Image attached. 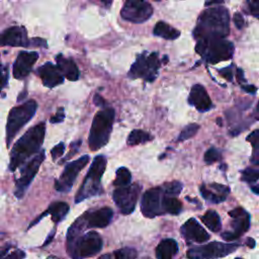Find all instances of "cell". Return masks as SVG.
I'll return each instance as SVG.
<instances>
[{"label":"cell","mask_w":259,"mask_h":259,"mask_svg":"<svg viewBox=\"0 0 259 259\" xmlns=\"http://www.w3.org/2000/svg\"><path fill=\"white\" fill-rule=\"evenodd\" d=\"M102 248V239L97 232H88L80 236L68 247V253L73 259H84L94 256Z\"/></svg>","instance_id":"8"},{"label":"cell","mask_w":259,"mask_h":259,"mask_svg":"<svg viewBox=\"0 0 259 259\" xmlns=\"http://www.w3.org/2000/svg\"><path fill=\"white\" fill-rule=\"evenodd\" d=\"M163 209L165 213L171 215H178L182 210V203L179 199L174 196H164L163 200Z\"/></svg>","instance_id":"27"},{"label":"cell","mask_w":259,"mask_h":259,"mask_svg":"<svg viewBox=\"0 0 259 259\" xmlns=\"http://www.w3.org/2000/svg\"><path fill=\"white\" fill-rule=\"evenodd\" d=\"M236 77H237V80L242 83V82H245V78H244V72L241 70V69H237V73H236Z\"/></svg>","instance_id":"47"},{"label":"cell","mask_w":259,"mask_h":259,"mask_svg":"<svg viewBox=\"0 0 259 259\" xmlns=\"http://www.w3.org/2000/svg\"><path fill=\"white\" fill-rule=\"evenodd\" d=\"M115 116V109L110 106L102 108L96 115L92 121L88 138L91 151H97L107 144L110 134H112Z\"/></svg>","instance_id":"3"},{"label":"cell","mask_w":259,"mask_h":259,"mask_svg":"<svg viewBox=\"0 0 259 259\" xmlns=\"http://www.w3.org/2000/svg\"><path fill=\"white\" fill-rule=\"evenodd\" d=\"M181 235L188 242L203 243L210 239L209 233L199 225L195 219H190L182 225Z\"/></svg>","instance_id":"17"},{"label":"cell","mask_w":259,"mask_h":259,"mask_svg":"<svg viewBox=\"0 0 259 259\" xmlns=\"http://www.w3.org/2000/svg\"><path fill=\"white\" fill-rule=\"evenodd\" d=\"M198 129H199V126L196 124H191V125L187 126L181 131L180 135L177 138V141L181 142V141H186V140L193 138L197 133Z\"/></svg>","instance_id":"31"},{"label":"cell","mask_w":259,"mask_h":259,"mask_svg":"<svg viewBox=\"0 0 259 259\" xmlns=\"http://www.w3.org/2000/svg\"><path fill=\"white\" fill-rule=\"evenodd\" d=\"M89 160V156L84 155L79 159L67 164L60 178L55 181V189H56V191L64 194L69 193L72 190L73 184L75 182L77 176L87 165Z\"/></svg>","instance_id":"12"},{"label":"cell","mask_w":259,"mask_h":259,"mask_svg":"<svg viewBox=\"0 0 259 259\" xmlns=\"http://www.w3.org/2000/svg\"><path fill=\"white\" fill-rule=\"evenodd\" d=\"M46 158V152L44 149L36 154L32 159L27 162L21 170V177L16 180L14 194L17 198H22L28 191L30 184L33 180L35 174L38 173L41 164Z\"/></svg>","instance_id":"9"},{"label":"cell","mask_w":259,"mask_h":259,"mask_svg":"<svg viewBox=\"0 0 259 259\" xmlns=\"http://www.w3.org/2000/svg\"><path fill=\"white\" fill-rule=\"evenodd\" d=\"M68 212H69V206L66 202L56 201V202H53L52 205L48 208V210L40 218L50 214L52 216V220L54 223H59L60 221H62L66 217Z\"/></svg>","instance_id":"24"},{"label":"cell","mask_w":259,"mask_h":259,"mask_svg":"<svg viewBox=\"0 0 259 259\" xmlns=\"http://www.w3.org/2000/svg\"><path fill=\"white\" fill-rule=\"evenodd\" d=\"M95 103H96L97 105H98V106H102V108L107 107L105 100H104L102 97H100L98 95H97L96 97H95Z\"/></svg>","instance_id":"46"},{"label":"cell","mask_w":259,"mask_h":259,"mask_svg":"<svg viewBox=\"0 0 259 259\" xmlns=\"http://www.w3.org/2000/svg\"><path fill=\"white\" fill-rule=\"evenodd\" d=\"M242 89H244L246 92H249V94H254L257 90V88L253 85H244L242 86Z\"/></svg>","instance_id":"48"},{"label":"cell","mask_w":259,"mask_h":259,"mask_svg":"<svg viewBox=\"0 0 259 259\" xmlns=\"http://www.w3.org/2000/svg\"><path fill=\"white\" fill-rule=\"evenodd\" d=\"M163 193L165 195L167 196H174L180 194L182 190V184L179 181H172L169 183L164 184L163 187H161Z\"/></svg>","instance_id":"30"},{"label":"cell","mask_w":259,"mask_h":259,"mask_svg":"<svg viewBox=\"0 0 259 259\" xmlns=\"http://www.w3.org/2000/svg\"><path fill=\"white\" fill-rule=\"evenodd\" d=\"M25 252L20 249H5L0 251V259H24Z\"/></svg>","instance_id":"33"},{"label":"cell","mask_w":259,"mask_h":259,"mask_svg":"<svg viewBox=\"0 0 259 259\" xmlns=\"http://www.w3.org/2000/svg\"><path fill=\"white\" fill-rule=\"evenodd\" d=\"M235 259H241V258H235Z\"/></svg>","instance_id":"55"},{"label":"cell","mask_w":259,"mask_h":259,"mask_svg":"<svg viewBox=\"0 0 259 259\" xmlns=\"http://www.w3.org/2000/svg\"><path fill=\"white\" fill-rule=\"evenodd\" d=\"M98 259H112V256H110L109 254H105V255L101 256V257L98 258Z\"/></svg>","instance_id":"50"},{"label":"cell","mask_w":259,"mask_h":259,"mask_svg":"<svg viewBox=\"0 0 259 259\" xmlns=\"http://www.w3.org/2000/svg\"><path fill=\"white\" fill-rule=\"evenodd\" d=\"M8 81V68L0 64V91L7 84Z\"/></svg>","instance_id":"37"},{"label":"cell","mask_w":259,"mask_h":259,"mask_svg":"<svg viewBox=\"0 0 259 259\" xmlns=\"http://www.w3.org/2000/svg\"><path fill=\"white\" fill-rule=\"evenodd\" d=\"M229 11L225 7H211L203 11L195 29L194 36L197 41L224 39L230 32Z\"/></svg>","instance_id":"1"},{"label":"cell","mask_w":259,"mask_h":259,"mask_svg":"<svg viewBox=\"0 0 259 259\" xmlns=\"http://www.w3.org/2000/svg\"><path fill=\"white\" fill-rule=\"evenodd\" d=\"M153 138L150 134H148L147 132L142 131V130H134L131 132V134L129 135L128 138V145L129 146H136L139 144H144L151 141Z\"/></svg>","instance_id":"28"},{"label":"cell","mask_w":259,"mask_h":259,"mask_svg":"<svg viewBox=\"0 0 259 259\" xmlns=\"http://www.w3.org/2000/svg\"><path fill=\"white\" fill-rule=\"evenodd\" d=\"M115 259H136L137 251L133 248H122L115 252Z\"/></svg>","instance_id":"34"},{"label":"cell","mask_w":259,"mask_h":259,"mask_svg":"<svg viewBox=\"0 0 259 259\" xmlns=\"http://www.w3.org/2000/svg\"><path fill=\"white\" fill-rule=\"evenodd\" d=\"M201 221L213 232H219L222 228L220 216L215 211H208L201 217Z\"/></svg>","instance_id":"26"},{"label":"cell","mask_w":259,"mask_h":259,"mask_svg":"<svg viewBox=\"0 0 259 259\" xmlns=\"http://www.w3.org/2000/svg\"><path fill=\"white\" fill-rule=\"evenodd\" d=\"M211 188H212L213 190L217 191L219 194H221V195H224V196H226V195L229 194V192H230V190H229V188H228V187L222 186V184L213 183V184H211Z\"/></svg>","instance_id":"41"},{"label":"cell","mask_w":259,"mask_h":259,"mask_svg":"<svg viewBox=\"0 0 259 259\" xmlns=\"http://www.w3.org/2000/svg\"><path fill=\"white\" fill-rule=\"evenodd\" d=\"M222 159V155L221 153L215 149V148H211V149H209L206 154H205V157H203V160H205V162L207 164H212V163H215L217 161H220Z\"/></svg>","instance_id":"35"},{"label":"cell","mask_w":259,"mask_h":259,"mask_svg":"<svg viewBox=\"0 0 259 259\" xmlns=\"http://www.w3.org/2000/svg\"><path fill=\"white\" fill-rule=\"evenodd\" d=\"M246 244H247L248 247H250V248H254V247H255V241H254V239H252V238H248V239H247Z\"/></svg>","instance_id":"49"},{"label":"cell","mask_w":259,"mask_h":259,"mask_svg":"<svg viewBox=\"0 0 259 259\" xmlns=\"http://www.w3.org/2000/svg\"><path fill=\"white\" fill-rule=\"evenodd\" d=\"M38 103L31 99L22 105L13 107L8 115L6 124V144L10 147L12 140L34 116Z\"/></svg>","instance_id":"5"},{"label":"cell","mask_w":259,"mask_h":259,"mask_svg":"<svg viewBox=\"0 0 259 259\" xmlns=\"http://www.w3.org/2000/svg\"><path fill=\"white\" fill-rule=\"evenodd\" d=\"M57 67L61 71L62 75L70 81H77L79 79V69L72 59L64 57L62 54H59L56 57Z\"/></svg>","instance_id":"22"},{"label":"cell","mask_w":259,"mask_h":259,"mask_svg":"<svg viewBox=\"0 0 259 259\" xmlns=\"http://www.w3.org/2000/svg\"><path fill=\"white\" fill-rule=\"evenodd\" d=\"M238 248L237 244H225L212 242L207 245L197 246L188 251L189 259H218L225 257Z\"/></svg>","instance_id":"11"},{"label":"cell","mask_w":259,"mask_h":259,"mask_svg":"<svg viewBox=\"0 0 259 259\" xmlns=\"http://www.w3.org/2000/svg\"><path fill=\"white\" fill-rule=\"evenodd\" d=\"M161 62L159 60L158 53H143L133 63L130 69L128 76L132 79L142 78L145 81L153 82L160 68Z\"/></svg>","instance_id":"7"},{"label":"cell","mask_w":259,"mask_h":259,"mask_svg":"<svg viewBox=\"0 0 259 259\" xmlns=\"http://www.w3.org/2000/svg\"><path fill=\"white\" fill-rule=\"evenodd\" d=\"M64 152H65V144L64 143H59L57 146H55L51 151L53 160L56 161L58 158L63 156Z\"/></svg>","instance_id":"39"},{"label":"cell","mask_w":259,"mask_h":259,"mask_svg":"<svg viewBox=\"0 0 259 259\" xmlns=\"http://www.w3.org/2000/svg\"><path fill=\"white\" fill-rule=\"evenodd\" d=\"M249 12L254 16L259 18V0H251L247 2Z\"/></svg>","instance_id":"40"},{"label":"cell","mask_w":259,"mask_h":259,"mask_svg":"<svg viewBox=\"0 0 259 259\" xmlns=\"http://www.w3.org/2000/svg\"><path fill=\"white\" fill-rule=\"evenodd\" d=\"M247 141L252 145L254 152H259V130L252 132L247 137Z\"/></svg>","instance_id":"38"},{"label":"cell","mask_w":259,"mask_h":259,"mask_svg":"<svg viewBox=\"0 0 259 259\" xmlns=\"http://www.w3.org/2000/svg\"><path fill=\"white\" fill-rule=\"evenodd\" d=\"M64 119H65V114H64V108L63 107H61V108H59L58 109V112H57V114L56 115H55L54 117H52L51 118V123L52 124H59V123H62L63 121H64Z\"/></svg>","instance_id":"42"},{"label":"cell","mask_w":259,"mask_h":259,"mask_svg":"<svg viewBox=\"0 0 259 259\" xmlns=\"http://www.w3.org/2000/svg\"><path fill=\"white\" fill-rule=\"evenodd\" d=\"M46 135V124L41 122L33 126L29 131L18 140L11 150L9 170L15 171L18 167L25 165L27 160L32 155H36L42 150Z\"/></svg>","instance_id":"2"},{"label":"cell","mask_w":259,"mask_h":259,"mask_svg":"<svg viewBox=\"0 0 259 259\" xmlns=\"http://www.w3.org/2000/svg\"><path fill=\"white\" fill-rule=\"evenodd\" d=\"M80 145H81V141H78V142H75V143H73L72 145H71V151H70V155L69 156H67L64 160H62V162L61 163H63V162H65L66 160H68V159H70L72 156H74V155H75L76 153H77V151H78V149H79V147H80Z\"/></svg>","instance_id":"44"},{"label":"cell","mask_w":259,"mask_h":259,"mask_svg":"<svg viewBox=\"0 0 259 259\" xmlns=\"http://www.w3.org/2000/svg\"><path fill=\"white\" fill-rule=\"evenodd\" d=\"M113 217V210L106 207L97 211L87 212L82 216L86 228H104L109 225Z\"/></svg>","instance_id":"18"},{"label":"cell","mask_w":259,"mask_h":259,"mask_svg":"<svg viewBox=\"0 0 259 259\" xmlns=\"http://www.w3.org/2000/svg\"><path fill=\"white\" fill-rule=\"evenodd\" d=\"M152 14V5L149 2L140 1V0H129L121 10L123 20L133 24L145 23L149 20Z\"/></svg>","instance_id":"13"},{"label":"cell","mask_w":259,"mask_h":259,"mask_svg":"<svg viewBox=\"0 0 259 259\" xmlns=\"http://www.w3.org/2000/svg\"><path fill=\"white\" fill-rule=\"evenodd\" d=\"M36 74L41 77L43 84L48 88L56 87L64 82V76L62 75L61 71L51 62H48L36 70Z\"/></svg>","instance_id":"19"},{"label":"cell","mask_w":259,"mask_h":259,"mask_svg":"<svg viewBox=\"0 0 259 259\" xmlns=\"http://www.w3.org/2000/svg\"><path fill=\"white\" fill-rule=\"evenodd\" d=\"M190 104L194 105L198 112H207L212 107V100L208 95L205 87L196 84L192 88L191 95L189 97Z\"/></svg>","instance_id":"20"},{"label":"cell","mask_w":259,"mask_h":259,"mask_svg":"<svg viewBox=\"0 0 259 259\" xmlns=\"http://www.w3.org/2000/svg\"><path fill=\"white\" fill-rule=\"evenodd\" d=\"M229 215L233 219L232 222L233 231L231 233L233 234L235 239H237L242 234L248 231L250 227V216L241 208H237L231 211Z\"/></svg>","instance_id":"21"},{"label":"cell","mask_w":259,"mask_h":259,"mask_svg":"<svg viewBox=\"0 0 259 259\" xmlns=\"http://www.w3.org/2000/svg\"><path fill=\"white\" fill-rule=\"evenodd\" d=\"M141 193V187L138 183L130 184L128 187L118 188L113 194L116 206L123 215H130L134 212Z\"/></svg>","instance_id":"10"},{"label":"cell","mask_w":259,"mask_h":259,"mask_svg":"<svg viewBox=\"0 0 259 259\" xmlns=\"http://www.w3.org/2000/svg\"><path fill=\"white\" fill-rule=\"evenodd\" d=\"M259 179V170L247 168L242 172V180L248 183L255 182Z\"/></svg>","instance_id":"36"},{"label":"cell","mask_w":259,"mask_h":259,"mask_svg":"<svg viewBox=\"0 0 259 259\" xmlns=\"http://www.w3.org/2000/svg\"><path fill=\"white\" fill-rule=\"evenodd\" d=\"M153 33L159 38L165 40H175L180 35V32L170 27L168 24L164 22H158L153 30Z\"/></svg>","instance_id":"25"},{"label":"cell","mask_w":259,"mask_h":259,"mask_svg":"<svg viewBox=\"0 0 259 259\" xmlns=\"http://www.w3.org/2000/svg\"><path fill=\"white\" fill-rule=\"evenodd\" d=\"M132 180V174L126 167H121L117 170V176L114 181V186L118 188H124L130 186Z\"/></svg>","instance_id":"29"},{"label":"cell","mask_w":259,"mask_h":259,"mask_svg":"<svg viewBox=\"0 0 259 259\" xmlns=\"http://www.w3.org/2000/svg\"><path fill=\"white\" fill-rule=\"evenodd\" d=\"M258 108H259V101H258Z\"/></svg>","instance_id":"54"},{"label":"cell","mask_w":259,"mask_h":259,"mask_svg":"<svg viewBox=\"0 0 259 259\" xmlns=\"http://www.w3.org/2000/svg\"><path fill=\"white\" fill-rule=\"evenodd\" d=\"M48 259H59L58 257H55V256H50Z\"/></svg>","instance_id":"53"},{"label":"cell","mask_w":259,"mask_h":259,"mask_svg":"<svg viewBox=\"0 0 259 259\" xmlns=\"http://www.w3.org/2000/svg\"><path fill=\"white\" fill-rule=\"evenodd\" d=\"M234 23H235V26L237 27V29H239V30L243 29L245 21H244V17L242 16L241 13L237 12L234 14Z\"/></svg>","instance_id":"43"},{"label":"cell","mask_w":259,"mask_h":259,"mask_svg":"<svg viewBox=\"0 0 259 259\" xmlns=\"http://www.w3.org/2000/svg\"><path fill=\"white\" fill-rule=\"evenodd\" d=\"M195 52L207 62L216 64L230 60L234 54V46L225 39L197 41Z\"/></svg>","instance_id":"6"},{"label":"cell","mask_w":259,"mask_h":259,"mask_svg":"<svg viewBox=\"0 0 259 259\" xmlns=\"http://www.w3.org/2000/svg\"><path fill=\"white\" fill-rule=\"evenodd\" d=\"M222 3V1H214V2H206V5H213V4H219Z\"/></svg>","instance_id":"51"},{"label":"cell","mask_w":259,"mask_h":259,"mask_svg":"<svg viewBox=\"0 0 259 259\" xmlns=\"http://www.w3.org/2000/svg\"><path fill=\"white\" fill-rule=\"evenodd\" d=\"M32 40L28 38L27 30L24 27H11L0 33V47H32Z\"/></svg>","instance_id":"15"},{"label":"cell","mask_w":259,"mask_h":259,"mask_svg":"<svg viewBox=\"0 0 259 259\" xmlns=\"http://www.w3.org/2000/svg\"><path fill=\"white\" fill-rule=\"evenodd\" d=\"M107 160L103 155H98L95 158L90 168L85 176V179L75 196V202L79 203L84 199L99 195L102 193L101 178L106 168Z\"/></svg>","instance_id":"4"},{"label":"cell","mask_w":259,"mask_h":259,"mask_svg":"<svg viewBox=\"0 0 259 259\" xmlns=\"http://www.w3.org/2000/svg\"><path fill=\"white\" fill-rule=\"evenodd\" d=\"M200 194H201L203 198L211 201V202H214V203H219V202H222V201H224L226 199V196L212 193L205 186L200 187Z\"/></svg>","instance_id":"32"},{"label":"cell","mask_w":259,"mask_h":259,"mask_svg":"<svg viewBox=\"0 0 259 259\" xmlns=\"http://www.w3.org/2000/svg\"><path fill=\"white\" fill-rule=\"evenodd\" d=\"M252 191L255 193V194H259V186H257V187H255V188H253L252 189Z\"/></svg>","instance_id":"52"},{"label":"cell","mask_w":259,"mask_h":259,"mask_svg":"<svg viewBox=\"0 0 259 259\" xmlns=\"http://www.w3.org/2000/svg\"><path fill=\"white\" fill-rule=\"evenodd\" d=\"M232 67H228V68H224L219 71V73L221 74L222 76H223L225 79L232 81L233 80V73H232Z\"/></svg>","instance_id":"45"},{"label":"cell","mask_w":259,"mask_h":259,"mask_svg":"<svg viewBox=\"0 0 259 259\" xmlns=\"http://www.w3.org/2000/svg\"><path fill=\"white\" fill-rule=\"evenodd\" d=\"M165 194L161 188H154L147 191L142 197L141 211L146 218H154L164 214L163 200Z\"/></svg>","instance_id":"14"},{"label":"cell","mask_w":259,"mask_h":259,"mask_svg":"<svg viewBox=\"0 0 259 259\" xmlns=\"http://www.w3.org/2000/svg\"><path fill=\"white\" fill-rule=\"evenodd\" d=\"M178 252V245L173 239H164L156 248L157 259H172Z\"/></svg>","instance_id":"23"},{"label":"cell","mask_w":259,"mask_h":259,"mask_svg":"<svg viewBox=\"0 0 259 259\" xmlns=\"http://www.w3.org/2000/svg\"><path fill=\"white\" fill-rule=\"evenodd\" d=\"M39 59V54L36 52L22 51L13 64L12 73L16 79H24L31 73L34 63Z\"/></svg>","instance_id":"16"}]
</instances>
